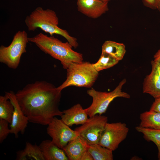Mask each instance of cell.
I'll list each match as a JSON object with an SVG mask.
<instances>
[{"instance_id":"1","label":"cell","mask_w":160,"mask_h":160,"mask_svg":"<svg viewBox=\"0 0 160 160\" xmlns=\"http://www.w3.org/2000/svg\"><path fill=\"white\" fill-rule=\"evenodd\" d=\"M61 91L51 83L37 81L27 84L15 95L29 122L47 125L63 113L59 108Z\"/></svg>"},{"instance_id":"2","label":"cell","mask_w":160,"mask_h":160,"mask_svg":"<svg viewBox=\"0 0 160 160\" xmlns=\"http://www.w3.org/2000/svg\"><path fill=\"white\" fill-rule=\"evenodd\" d=\"M42 51L59 60L64 69H67L73 62H83L82 55L72 49V46L67 41L63 42L53 36H48L42 33L28 38Z\"/></svg>"},{"instance_id":"3","label":"cell","mask_w":160,"mask_h":160,"mask_svg":"<svg viewBox=\"0 0 160 160\" xmlns=\"http://www.w3.org/2000/svg\"><path fill=\"white\" fill-rule=\"evenodd\" d=\"M25 21L29 31H34L39 28L51 36L56 34L63 36L75 48L78 46L76 38L70 36L66 30L58 27V18L56 12L52 9H44L38 7L26 16Z\"/></svg>"},{"instance_id":"4","label":"cell","mask_w":160,"mask_h":160,"mask_svg":"<svg viewBox=\"0 0 160 160\" xmlns=\"http://www.w3.org/2000/svg\"><path fill=\"white\" fill-rule=\"evenodd\" d=\"M67 78L60 86L58 89L62 91L70 86L79 87H91L98 76V72L93 67L92 64L89 62L71 63L66 69Z\"/></svg>"},{"instance_id":"5","label":"cell","mask_w":160,"mask_h":160,"mask_svg":"<svg viewBox=\"0 0 160 160\" xmlns=\"http://www.w3.org/2000/svg\"><path fill=\"white\" fill-rule=\"evenodd\" d=\"M126 82V79H124L113 90L110 92L98 91L93 88L88 90L87 93L92 98L91 105L85 109L88 116L91 117L105 113L110 103L117 97L130 98L128 94L122 91V87Z\"/></svg>"},{"instance_id":"6","label":"cell","mask_w":160,"mask_h":160,"mask_svg":"<svg viewBox=\"0 0 160 160\" xmlns=\"http://www.w3.org/2000/svg\"><path fill=\"white\" fill-rule=\"evenodd\" d=\"M28 38L25 31L17 32L9 45L0 47V62L10 68H17L22 55L26 52Z\"/></svg>"},{"instance_id":"7","label":"cell","mask_w":160,"mask_h":160,"mask_svg":"<svg viewBox=\"0 0 160 160\" xmlns=\"http://www.w3.org/2000/svg\"><path fill=\"white\" fill-rule=\"evenodd\" d=\"M108 120L107 116L97 114L74 130L88 145L98 144Z\"/></svg>"},{"instance_id":"8","label":"cell","mask_w":160,"mask_h":160,"mask_svg":"<svg viewBox=\"0 0 160 160\" xmlns=\"http://www.w3.org/2000/svg\"><path fill=\"white\" fill-rule=\"evenodd\" d=\"M129 131V129L125 123L107 122L98 144L113 151L126 139Z\"/></svg>"},{"instance_id":"9","label":"cell","mask_w":160,"mask_h":160,"mask_svg":"<svg viewBox=\"0 0 160 160\" xmlns=\"http://www.w3.org/2000/svg\"><path fill=\"white\" fill-rule=\"evenodd\" d=\"M47 125V134L52 138L53 142L62 149L78 135L75 130L72 129L61 119L55 117Z\"/></svg>"},{"instance_id":"10","label":"cell","mask_w":160,"mask_h":160,"mask_svg":"<svg viewBox=\"0 0 160 160\" xmlns=\"http://www.w3.org/2000/svg\"><path fill=\"white\" fill-rule=\"evenodd\" d=\"M5 95L8 97L14 107L12 121L10 124V133L14 134L15 138H18L19 132L22 134L24 133L29 120L20 108L17 100L15 93L10 91L5 92Z\"/></svg>"},{"instance_id":"11","label":"cell","mask_w":160,"mask_h":160,"mask_svg":"<svg viewBox=\"0 0 160 160\" xmlns=\"http://www.w3.org/2000/svg\"><path fill=\"white\" fill-rule=\"evenodd\" d=\"M78 10L86 16L97 18L108 10V2L101 0H80L77 1Z\"/></svg>"},{"instance_id":"12","label":"cell","mask_w":160,"mask_h":160,"mask_svg":"<svg viewBox=\"0 0 160 160\" xmlns=\"http://www.w3.org/2000/svg\"><path fill=\"white\" fill-rule=\"evenodd\" d=\"M151 63V71L144 79L143 92L156 99L160 97V66L153 60Z\"/></svg>"},{"instance_id":"13","label":"cell","mask_w":160,"mask_h":160,"mask_svg":"<svg viewBox=\"0 0 160 160\" xmlns=\"http://www.w3.org/2000/svg\"><path fill=\"white\" fill-rule=\"evenodd\" d=\"M62 111L61 119L69 127L74 124L82 125L88 119V115L85 109H83L79 103Z\"/></svg>"},{"instance_id":"14","label":"cell","mask_w":160,"mask_h":160,"mask_svg":"<svg viewBox=\"0 0 160 160\" xmlns=\"http://www.w3.org/2000/svg\"><path fill=\"white\" fill-rule=\"evenodd\" d=\"M88 145L78 135L63 149L69 160H81L83 154L87 151Z\"/></svg>"},{"instance_id":"15","label":"cell","mask_w":160,"mask_h":160,"mask_svg":"<svg viewBox=\"0 0 160 160\" xmlns=\"http://www.w3.org/2000/svg\"><path fill=\"white\" fill-rule=\"evenodd\" d=\"M39 146L45 160H69L63 150L52 140H44Z\"/></svg>"},{"instance_id":"16","label":"cell","mask_w":160,"mask_h":160,"mask_svg":"<svg viewBox=\"0 0 160 160\" xmlns=\"http://www.w3.org/2000/svg\"><path fill=\"white\" fill-rule=\"evenodd\" d=\"M16 160H45L39 146L33 145L29 142L26 143L23 150L17 152Z\"/></svg>"},{"instance_id":"17","label":"cell","mask_w":160,"mask_h":160,"mask_svg":"<svg viewBox=\"0 0 160 160\" xmlns=\"http://www.w3.org/2000/svg\"><path fill=\"white\" fill-rule=\"evenodd\" d=\"M139 126L146 128L160 130V113L149 110L140 115Z\"/></svg>"},{"instance_id":"18","label":"cell","mask_w":160,"mask_h":160,"mask_svg":"<svg viewBox=\"0 0 160 160\" xmlns=\"http://www.w3.org/2000/svg\"><path fill=\"white\" fill-rule=\"evenodd\" d=\"M102 52L108 53L119 61L122 59L126 53L125 46L123 43L108 40L102 45Z\"/></svg>"},{"instance_id":"19","label":"cell","mask_w":160,"mask_h":160,"mask_svg":"<svg viewBox=\"0 0 160 160\" xmlns=\"http://www.w3.org/2000/svg\"><path fill=\"white\" fill-rule=\"evenodd\" d=\"M87 151L94 160H113V151L98 144L88 145Z\"/></svg>"},{"instance_id":"20","label":"cell","mask_w":160,"mask_h":160,"mask_svg":"<svg viewBox=\"0 0 160 160\" xmlns=\"http://www.w3.org/2000/svg\"><path fill=\"white\" fill-rule=\"evenodd\" d=\"M136 130L142 133L144 138L148 141H152L156 145L158 149V157L160 158V130L146 128L137 126Z\"/></svg>"},{"instance_id":"21","label":"cell","mask_w":160,"mask_h":160,"mask_svg":"<svg viewBox=\"0 0 160 160\" xmlns=\"http://www.w3.org/2000/svg\"><path fill=\"white\" fill-rule=\"evenodd\" d=\"M14 107L8 97L5 95L0 96V119L11 122Z\"/></svg>"},{"instance_id":"22","label":"cell","mask_w":160,"mask_h":160,"mask_svg":"<svg viewBox=\"0 0 160 160\" xmlns=\"http://www.w3.org/2000/svg\"><path fill=\"white\" fill-rule=\"evenodd\" d=\"M119 60L106 53L102 52L97 61L93 65L98 72L111 68L118 63Z\"/></svg>"},{"instance_id":"23","label":"cell","mask_w":160,"mask_h":160,"mask_svg":"<svg viewBox=\"0 0 160 160\" xmlns=\"http://www.w3.org/2000/svg\"><path fill=\"white\" fill-rule=\"evenodd\" d=\"M9 123V122L6 120L0 119V143L3 142L10 133V129L8 127Z\"/></svg>"},{"instance_id":"24","label":"cell","mask_w":160,"mask_h":160,"mask_svg":"<svg viewBox=\"0 0 160 160\" xmlns=\"http://www.w3.org/2000/svg\"><path fill=\"white\" fill-rule=\"evenodd\" d=\"M145 6L160 12V0H143Z\"/></svg>"},{"instance_id":"25","label":"cell","mask_w":160,"mask_h":160,"mask_svg":"<svg viewBox=\"0 0 160 160\" xmlns=\"http://www.w3.org/2000/svg\"><path fill=\"white\" fill-rule=\"evenodd\" d=\"M150 110L160 113V97L155 99L151 106Z\"/></svg>"},{"instance_id":"26","label":"cell","mask_w":160,"mask_h":160,"mask_svg":"<svg viewBox=\"0 0 160 160\" xmlns=\"http://www.w3.org/2000/svg\"><path fill=\"white\" fill-rule=\"evenodd\" d=\"M81 160H94V159L90 153L87 151L83 155Z\"/></svg>"},{"instance_id":"27","label":"cell","mask_w":160,"mask_h":160,"mask_svg":"<svg viewBox=\"0 0 160 160\" xmlns=\"http://www.w3.org/2000/svg\"><path fill=\"white\" fill-rule=\"evenodd\" d=\"M154 58L153 61L160 66V49L154 55Z\"/></svg>"},{"instance_id":"28","label":"cell","mask_w":160,"mask_h":160,"mask_svg":"<svg viewBox=\"0 0 160 160\" xmlns=\"http://www.w3.org/2000/svg\"><path fill=\"white\" fill-rule=\"evenodd\" d=\"M102 0V1H104V2H108V1L110 0Z\"/></svg>"},{"instance_id":"29","label":"cell","mask_w":160,"mask_h":160,"mask_svg":"<svg viewBox=\"0 0 160 160\" xmlns=\"http://www.w3.org/2000/svg\"><path fill=\"white\" fill-rule=\"evenodd\" d=\"M159 159L160 160V158Z\"/></svg>"},{"instance_id":"30","label":"cell","mask_w":160,"mask_h":160,"mask_svg":"<svg viewBox=\"0 0 160 160\" xmlns=\"http://www.w3.org/2000/svg\"><path fill=\"white\" fill-rule=\"evenodd\" d=\"M77 1L80 0H77Z\"/></svg>"}]
</instances>
